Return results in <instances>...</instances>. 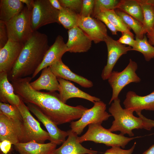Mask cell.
<instances>
[{
	"mask_svg": "<svg viewBox=\"0 0 154 154\" xmlns=\"http://www.w3.org/2000/svg\"><path fill=\"white\" fill-rule=\"evenodd\" d=\"M123 104L125 108L136 113L142 110L154 111V90L144 96L138 95L135 92H127Z\"/></svg>",
	"mask_w": 154,
	"mask_h": 154,
	"instance_id": "cell-16",
	"label": "cell"
},
{
	"mask_svg": "<svg viewBox=\"0 0 154 154\" xmlns=\"http://www.w3.org/2000/svg\"><path fill=\"white\" fill-rule=\"evenodd\" d=\"M88 127L86 132L81 136L78 137V142L81 143L90 141L103 144L107 146L119 147L124 149L131 140L141 137H127L121 133L115 134L105 129L100 124H91Z\"/></svg>",
	"mask_w": 154,
	"mask_h": 154,
	"instance_id": "cell-4",
	"label": "cell"
},
{
	"mask_svg": "<svg viewBox=\"0 0 154 154\" xmlns=\"http://www.w3.org/2000/svg\"><path fill=\"white\" fill-rule=\"evenodd\" d=\"M8 40L6 23L0 20V49L7 44Z\"/></svg>",
	"mask_w": 154,
	"mask_h": 154,
	"instance_id": "cell-37",
	"label": "cell"
},
{
	"mask_svg": "<svg viewBox=\"0 0 154 154\" xmlns=\"http://www.w3.org/2000/svg\"><path fill=\"white\" fill-rule=\"evenodd\" d=\"M68 52L66 43L61 35H58L53 44L47 51L41 64L32 75V78H35L43 69L48 67L61 59L63 55Z\"/></svg>",
	"mask_w": 154,
	"mask_h": 154,
	"instance_id": "cell-17",
	"label": "cell"
},
{
	"mask_svg": "<svg viewBox=\"0 0 154 154\" xmlns=\"http://www.w3.org/2000/svg\"><path fill=\"white\" fill-rule=\"evenodd\" d=\"M104 13L107 18L117 31L127 33L134 37L130 29L124 23L116 13L114 10H108L104 8L100 9V12Z\"/></svg>",
	"mask_w": 154,
	"mask_h": 154,
	"instance_id": "cell-31",
	"label": "cell"
},
{
	"mask_svg": "<svg viewBox=\"0 0 154 154\" xmlns=\"http://www.w3.org/2000/svg\"><path fill=\"white\" fill-rule=\"evenodd\" d=\"M106 104L101 100L96 102L94 106L88 109L79 119L71 122V130L78 135H80L84 128L92 123L102 124L111 116L106 111Z\"/></svg>",
	"mask_w": 154,
	"mask_h": 154,
	"instance_id": "cell-9",
	"label": "cell"
},
{
	"mask_svg": "<svg viewBox=\"0 0 154 154\" xmlns=\"http://www.w3.org/2000/svg\"><path fill=\"white\" fill-rule=\"evenodd\" d=\"M11 143L9 141L5 140L0 142V149L3 154H7L11 149Z\"/></svg>",
	"mask_w": 154,
	"mask_h": 154,
	"instance_id": "cell-40",
	"label": "cell"
},
{
	"mask_svg": "<svg viewBox=\"0 0 154 154\" xmlns=\"http://www.w3.org/2000/svg\"><path fill=\"white\" fill-rule=\"evenodd\" d=\"M117 9L135 18L143 24L142 9L137 0H121L116 7Z\"/></svg>",
	"mask_w": 154,
	"mask_h": 154,
	"instance_id": "cell-26",
	"label": "cell"
},
{
	"mask_svg": "<svg viewBox=\"0 0 154 154\" xmlns=\"http://www.w3.org/2000/svg\"><path fill=\"white\" fill-rule=\"evenodd\" d=\"M104 42L106 44L108 50V58L106 64L103 68L101 77L103 80H108L112 71V70L117 61L122 55L126 54L132 48L126 46L125 45L118 42L108 36Z\"/></svg>",
	"mask_w": 154,
	"mask_h": 154,
	"instance_id": "cell-10",
	"label": "cell"
},
{
	"mask_svg": "<svg viewBox=\"0 0 154 154\" xmlns=\"http://www.w3.org/2000/svg\"><path fill=\"white\" fill-rule=\"evenodd\" d=\"M108 111L114 119L111 126L108 129L110 131H119L122 134H127L131 137L134 135L133 130L143 128L142 119L139 117L135 116L133 112L123 108L119 98L112 103Z\"/></svg>",
	"mask_w": 154,
	"mask_h": 154,
	"instance_id": "cell-3",
	"label": "cell"
},
{
	"mask_svg": "<svg viewBox=\"0 0 154 154\" xmlns=\"http://www.w3.org/2000/svg\"><path fill=\"white\" fill-rule=\"evenodd\" d=\"M49 1L52 7L60 11L63 8L58 0H49Z\"/></svg>",
	"mask_w": 154,
	"mask_h": 154,
	"instance_id": "cell-42",
	"label": "cell"
},
{
	"mask_svg": "<svg viewBox=\"0 0 154 154\" xmlns=\"http://www.w3.org/2000/svg\"><path fill=\"white\" fill-rule=\"evenodd\" d=\"M95 0H83L79 15L83 17H91L93 13Z\"/></svg>",
	"mask_w": 154,
	"mask_h": 154,
	"instance_id": "cell-34",
	"label": "cell"
},
{
	"mask_svg": "<svg viewBox=\"0 0 154 154\" xmlns=\"http://www.w3.org/2000/svg\"><path fill=\"white\" fill-rule=\"evenodd\" d=\"M24 43L9 40L0 49V72H10L16 63Z\"/></svg>",
	"mask_w": 154,
	"mask_h": 154,
	"instance_id": "cell-13",
	"label": "cell"
},
{
	"mask_svg": "<svg viewBox=\"0 0 154 154\" xmlns=\"http://www.w3.org/2000/svg\"><path fill=\"white\" fill-rule=\"evenodd\" d=\"M68 137L53 154H96L98 151L87 149L77 141L78 135L70 129L68 131Z\"/></svg>",
	"mask_w": 154,
	"mask_h": 154,
	"instance_id": "cell-20",
	"label": "cell"
},
{
	"mask_svg": "<svg viewBox=\"0 0 154 154\" xmlns=\"http://www.w3.org/2000/svg\"><path fill=\"white\" fill-rule=\"evenodd\" d=\"M0 102L8 103L17 106L19 105L21 99L15 92L11 83L9 82L8 74L0 72Z\"/></svg>",
	"mask_w": 154,
	"mask_h": 154,
	"instance_id": "cell-23",
	"label": "cell"
},
{
	"mask_svg": "<svg viewBox=\"0 0 154 154\" xmlns=\"http://www.w3.org/2000/svg\"><path fill=\"white\" fill-rule=\"evenodd\" d=\"M25 6L20 0H0V20L6 23L19 13Z\"/></svg>",
	"mask_w": 154,
	"mask_h": 154,
	"instance_id": "cell-24",
	"label": "cell"
},
{
	"mask_svg": "<svg viewBox=\"0 0 154 154\" xmlns=\"http://www.w3.org/2000/svg\"><path fill=\"white\" fill-rule=\"evenodd\" d=\"M135 40V44L132 48L131 50L136 51L141 53L147 61L154 58V46L149 42L145 34L143 39L136 38Z\"/></svg>",
	"mask_w": 154,
	"mask_h": 154,
	"instance_id": "cell-29",
	"label": "cell"
},
{
	"mask_svg": "<svg viewBox=\"0 0 154 154\" xmlns=\"http://www.w3.org/2000/svg\"><path fill=\"white\" fill-rule=\"evenodd\" d=\"M50 47L47 36L34 31L24 43L19 56L9 74L11 81L33 74L42 62Z\"/></svg>",
	"mask_w": 154,
	"mask_h": 154,
	"instance_id": "cell-2",
	"label": "cell"
},
{
	"mask_svg": "<svg viewBox=\"0 0 154 154\" xmlns=\"http://www.w3.org/2000/svg\"><path fill=\"white\" fill-rule=\"evenodd\" d=\"M32 9L25 6L22 10L5 23L9 40L25 43L34 32L31 26Z\"/></svg>",
	"mask_w": 154,
	"mask_h": 154,
	"instance_id": "cell-5",
	"label": "cell"
},
{
	"mask_svg": "<svg viewBox=\"0 0 154 154\" xmlns=\"http://www.w3.org/2000/svg\"><path fill=\"white\" fill-rule=\"evenodd\" d=\"M136 114L143 120V129L147 130H150L153 127H154V120L146 118L141 113H138Z\"/></svg>",
	"mask_w": 154,
	"mask_h": 154,
	"instance_id": "cell-39",
	"label": "cell"
},
{
	"mask_svg": "<svg viewBox=\"0 0 154 154\" xmlns=\"http://www.w3.org/2000/svg\"><path fill=\"white\" fill-rule=\"evenodd\" d=\"M33 0H20V1L24 4H25L29 8L32 9L33 3Z\"/></svg>",
	"mask_w": 154,
	"mask_h": 154,
	"instance_id": "cell-43",
	"label": "cell"
},
{
	"mask_svg": "<svg viewBox=\"0 0 154 154\" xmlns=\"http://www.w3.org/2000/svg\"><path fill=\"white\" fill-rule=\"evenodd\" d=\"M136 144V143L135 142L131 147L128 149H124L119 147H112L102 154H132Z\"/></svg>",
	"mask_w": 154,
	"mask_h": 154,
	"instance_id": "cell-35",
	"label": "cell"
},
{
	"mask_svg": "<svg viewBox=\"0 0 154 154\" xmlns=\"http://www.w3.org/2000/svg\"><path fill=\"white\" fill-rule=\"evenodd\" d=\"M146 35L149 42L154 46V27L146 33Z\"/></svg>",
	"mask_w": 154,
	"mask_h": 154,
	"instance_id": "cell-41",
	"label": "cell"
},
{
	"mask_svg": "<svg viewBox=\"0 0 154 154\" xmlns=\"http://www.w3.org/2000/svg\"><path fill=\"white\" fill-rule=\"evenodd\" d=\"M142 154H154V144L145 151Z\"/></svg>",
	"mask_w": 154,
	"mask_h": 154,
	"instance_id": "cell-44",
	"label": "cell"
},
{
	"mask_svg": "<svg viewBox=\"0 0 154 154\" xmlns=\"http://www.w3.org/2000/svg\"><path fill=\"white\" fill-rule=\"evenodd\" d=\"M59 84L58 96L63 103H66L69 99L74 98L87 100L94 103L100 101L99 98L92 96L76 87L71 82L61 78H58Z\"/></svg>",
	"mask_w": 154,
	"mask_h": 154,
	"instance_id": "cell-18",
	"label": "cell"
},
{
	"mask_svg": "<svg viewBox=\"0 0 154 154\" xmlns=\"http://www.w3.org/2000/svg\"><path fill=\"white\" fill-rule=\"evenodd\" d=\"M30 85L33 89L38 91L46 90L53 92L59 90L57 78L48 67L43 69L39 77L30 82Z\"/></svg>",
	"mask_w": 154,
	"mask_h": 154,
	"instance_id": "cell-21",
	"label": "cell"
},
{
	"mask_svg": "<svg viewBox=\"0 0 154 154\" xmlns=\"http://www.w3.org/2000/svg\"><path fill=\"white\" fill-rule=\"evenodd\" d=\"M57 145L51 142L42 143L35 141L18 143L14 145L20 154H53Z\"/></svg>",
	"mask_w": 154,
	"mask_h": 154,
	"instance_id": "cell-22",
	"label": "cell"
},
{
	"mask_svg": "<svg viewBox=\"0 0 154 154\" xmlns=\"http://www.w3.org/2000/svg\"></svg>",
	"mask_w": 154,
	"mask_h": 154,
	"instance_id": "cell-46",
	"label": "cell"
},
{
	"mask_svg": "<svg viewBox=\"0 0 154 154\" xmlns=\"http://www.w3.org/2000/svg\"><path fill=\"white\" fill-rule=\"evenodd\" d=\"M62 6L80 15L81 10L82 0H58Z\"/></svg>",
	"mask_w": 154,
	"mask_h": 154,
	"instance_id": "cell-33",
	"label": "cell"
},
{
	"mask_svg": "<svg viewBox=\"0 0 154 154\" xmlns=\"http://www.w3.org/2000/svg\"><path fill=\"white\" fill-rule=\"evenodd\" d=\"M117 15L124 23L135 33L136 38L143 39L145 35L143 25L135 18L117 9H114Z\"/></svg>",
	"mask_w": 154,
	"mask_h": 154,
	"instance_id": "cell-27",
	"label": "cell"
},
{
	"mask_svg": "<svg viewBox=\"0 0 154 154\" xmlns=\"http://www.w3.org/2000/svg\"><path fill=\"white\" fill-rule=\"evenodd\" d=\"M0 112L9 119L24 129L22 116L17 106L8 103L0 102Z\"/></svg>",
	"mask_w": 154,
	"mask_h": 154,
	"instance_id": "cell-30",
	"label": "cell"
},
{
	"mask_svg": "<svg viewBox=\"0 0 154 154\" xmlns=\"http://www.w3.org/2000/svg\"><path fill=\"white\" fill-rule=\"evenodd\" d=\"M59 11L54 8L49 0L33 1L31 21L33 32L46 25L57 23Z\"/></svg>",
	"mask_w": 154,
	"mask_h": 154,
	"instance_id": "cell-7",
	"label": "cell"
},
{
	"mask_svg": "<svg viewBox=\"0 0 154 154\" xmlns=\"http://www.w3.org/2000/svg\"><path fill=\"white\" fill-rule=\"evenodd\" d=\"M29 110L44 125L50 137V142L57 145L63 143L68 136V131L59 128L55 123L44 114L40 110L34 105L26 103Z\"/></svg>",
	"mask_w": 154,
	"mask_h": 154,
	"instance_id": "cell-12",
	"label": "cell"
},
{
	"mask_svg": "<svg viewBox=\"0 0 154 154\" xmlns=\"http://www.w3.org/2000/svg\"><path fill=\"white\" fill-rule=\"evenodd\" d=\"M79 15L68 9L63 8L59 11L58 16L59 24L68 30L78 27Z\"/></svg>",
	"mask_w": 154,
	"mask_h": 154,
	"instance_id": "cell-28",
	"label": "cell"
},
{
	"mask_svg": "<svg viewBox=\"0 0 154 154\" xmlns=\"http://www.w3.org/2000/svg\"><path fill=\"white\" fill-rule=\"evenodd\" d=\"M17 107L23 119L25 143L35 141L43 143L47 140H49L50 137L48 133L41 128L39 123L31 115L21 99L20 104Z\"/></svg>",
	"mask_w": 154,
	"mask_h": 154,
	"instance_id": "cell-8",
	"label": "cell"
},
{
	"mask_svg": "<svg viewBox=\"0 0 154 154\" xmlns=\"http://www.w3.org/2000/svg\"><path fill=\"white\" fill-rule=\"evenodd\" d=\"M68 39L66 43L68 52L81 53L87 52L91 48L92 41L88 35L78 27L68 31Z\"/></svg>",
	"mask_w": 154,
	"mask_h": 154,
	"instance_id": "cell-15",
	"label": "cell"
},
{
	"mask_svg": "<svg viewBox=\"0 0 154 154\" xmlns=\"http://www.w3.org/2000/svg\"><path fill=\"white\" fill-rule=\"evenodd\" d=\"M137 68V63L130 59L129 64L122 71H112L108 79L112 90V95L109 104L118 98L119 93L127 85L132 82H140L141 78L136 73Z\"/></svg>",
	"mask_w": 154,
	"mask_h": 154,
	"instance_id": "cell-6",
	"label": "cell"
},
{
	"mask_svg": "<svg viewBox=\"0 0 154 154\" xmlns=\"http://www.w3.org/2000/svg\"><path fill=\"white\" fill-rule=\"evenodd\" d=\"M1 154H3L2 153V152H1Z\"/></svg>",
	"mask_w": 154,
	"mask_h": 154,
	"instance_id": "cell-45",
	"label": "cell"
},
{
	"mask_svg": "<svg viewBox=\"0 0 154 154\" xmlns=\"http://www.w3.org/2000/svg\"><path fill=\"white\" fill-rule=\"evenodd\" d=\"M103 22L110 29L113 35H117L118 32L107 18L103 12L100 11L94 17Z\"/></svg>",
	"mask_w": 154,
	"mask_h": 154,
	"instance_id": "cell-36",
	"label": "cell"
},
{
	"mask_svg": "<svg viewBox=\"0 0 154 154\" xmlns=\"http://www.w3.org/2000/svg\"><path fill=\"white\" fill-rule=\"evenodd\" d=\"M32 77H27L11 81L15 93L24 102L33 104L56 125L80 119L88 108L81 105L69 106L62 102L58 94L33 89L30 85Z\"/></svg>",
	"mask_w": 154,
	"mask_h": 154,
	"instance_id": "cell-1",
	"label": "cell"
},
{
	"mask_svg": "<svg viewBox=\"0 0 154 154\" xmlns=\"http://www.w3.org/2000/svg\"><path fill=\"white\" fill-rule=\"evenodd\" d=\"M142 9L145 34L154 27V0H137Z\"/></svg>",
	"mask_w": 154,
	"mask_h": 154,
	"instance_id": "cell-25",
	"label": "cell"
},
{
	"mask_svg": "<svg viewBox=\"0 0 154 154\" xmlns=\"http://www.w3.org/2000/svg\"><path fill=\"white\" fill-rule=\"evenodd\" d=\"M57 78L74 82L81 86L90 88L93 86L92 82L84 77L74 73L60 59L48 67Z\"/></svg>",
	"mask_w": 154,
	"mask_h": 154,
	"instance_id": "cell-19",
	"label": "cell"
},
{
	"mask_svg": "<svg viewBox=\"0 0 154 154\" xmlns=\"http://www.w3.org/2000/svg\"><path fill=\"white\" fill-rule=\"evenodd\" d=\"M7 140L12 145L25 143L24 129L0 112V142Z\"/></svg>",
	"mask_w": 154,
	"mask_h": 154,
	"instance_id": "cell-14",
	"label": "cell"
},
{
	"mask_svg": "<svg viewBox=\"0 0 154 154\" xmlns=\"http://www.w3.org/2000/svg\"><path fill=\"white\" fill-rule=\"evenodd\" d=\"M117 40L120 44L128 45L131 48L134 46L135 42L134 37L125 32L121 33V36Z\"/></svg>",
	"mask_w": 154,
	"mask_h": 154,
	"instance_id": "cell-38",
	"label": "cell"
},
{
	"mask_svg": "<svg viewBox=\"0 0 154 154\" xmlns=\"http://www.w3.org/2000/svg\"><path fill=\"white\" fill-rule=\"evenodd\" d=\"M78 27L95 44L104 41L108 36L106 25L100 21L91 17L80 15Z\"/></svg>",
	"mask_w": 154,
	"mask_h": 154,
	"instance_id": "cell-11",
	"label": "cell"
},
{
	"mask_svg": "<svg viewBox=\"0 0 154 154\" xmlns=\"http://www.w3.org/2000/svg\"><path fill=\"white\" fill-rule=\"evenodd\" d=\"M120 0H95L93 13L91 17L94 16L100 12L101 8L108 10H114Z\"/></svg>",
	"mask_w": 154,
	"mask_h": 154,
	"instance_id": "cell-32",
	"label": "cell"
}]
</instances>
